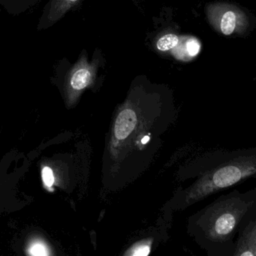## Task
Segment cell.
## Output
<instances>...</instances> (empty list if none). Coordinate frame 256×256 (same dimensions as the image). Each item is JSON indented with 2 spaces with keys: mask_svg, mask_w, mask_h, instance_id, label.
Segmentation results:
<instances>
[{
  "mask_svg": "<svg viewBox=\"0 0 256 256\" xmlns=\"http://www.w3.org/2000/svg\"><path fill=\"white\" fill-rule=\"evenodd\" d=\"M178 115L172 107L128 98L115 110L106 142V180L118 192L151 166Z\"/></svg>",
  "mask_w": 256,
  "mask_h": 256,
  "instance_id": "cell-1",
  "label": "cell"
},
{
  "mask_svg": "<svg viewBox=\"0 0 256 256\" xmlns=\"http://www.w3.org/2000/svg\"><path fill=\"white\" fill-rule=\"evenodd\" d=\"M256 173V148L202 154L180 167L179 180L191 182L178 187L162 210L166 214L184 210L211 194L244 182Z\"/></svg>",
  "mask_w": 256,
  "mask_h": 256,
  "instance_id": "cell-2",
  "label": "cell"
},
{
  "mask_svg": "<svg viewBox=\"0 0 256 256\" xmlns=\"http://www.w3.org/2000/svg\"><path fill=\"white\" fill-rule=\"evenodd\" d=\"M256 190H234L188 218L190 236L210 256H233L241 224L256 214Z\"/></svg>",
  "mask_w": 256,
  "mask_h": 256,
  "instance_id": "cell-3",
  "label": "cell"
},
{
  "mask_svg": "<svg viewBox=\"0 0 256 256\" xmlns=\"http://www.w3.org/2000/svg\"><path fill=\"white\" fill-rule=\"evenodd\" d=\"M97 64H90L86 55H82L72 67L66 78L65 86L71 98H77L86 88L94 83L96 74Z\"/></svg>",
  "mask_w": 256,
  "mask_h": 256,
  "instance_id": "cell-4",
  "label": "cell"
},
{
  "mask_svg": "<svg viewBox=\"0 0 256 256\" xmlns=\"http://www.w3.org/2000/svg\"><path fill=\"white\" fill-rule=\"evenodd\" d=\"M239 236L235 241L233 256H256V214L248 217L240 228Z\"/></svg>",
  "mask_w": 256,
  "mask_h": 256,
  "instance_id": "cell-5",
  "label": "cell"
},
{
  "mask_svg": "<svg viewBox=\"0 0 256 256\" xmlns=\"http://www.w3.org/2000/svg\"><path fill=\"white\" fill-rule=\"evenodd\" d=\"M216 13L218 28L224 35H232L235 31L244 28L245 16L238 10L232 7H222Z\"/></svg>",
  "mask_w": 256,
  "mask_h": 256,
  "instance_id": "cell-6",
  "label": "cell"
},
{
  "mask_svg": "<svg viewBox=\"0 0 256 256\" xmlns=\"http://www.w3.org/2000/svg\"><path fill=\"white\" fill-rule=\"evenodd\" d=\"M80 0H52L46 19L50 24L60 20Z\"/></svg>",
  "mask_w": 256,
  "mask_h": 256,
  "instance_id": "cell-7",
  "label": "cell"
},
{
  "mask_svg": "<svg viewBox=\"0 0 256 256\" xmlns=\"http://www.w3.org/2000/svg\"><path fill=\"white\" fill-rule=\"evenodd\" d=\"M154 236L140 239L133 244L126 251L124 256H146L150 253L154 244Z\"/></svg>",
  "mask_w": 256,
  "mask_h": 256,
  "instance_id": "cell-8",
  "label": "cell"
},
{
  "mask_svg": "<svg viewBox=\"0 0 256 256\" xmlns=\"http://www.w3.org/2000/svg\"><path fill=\"white\" fill-rule=\"evenodd\" d=\"M179 43V38L174 34H168L157 42V48L161 52H166L174 48Z\"/></svg>",
  "mask_w": 256,
  "mask_h": 256,
  "instance_id": "cell-9",
  "label": "cell"
},
{
  "mask_svg": "<svg viewBox=\"0 0 256 256\" xmlns=\"http://www.w3.org/2000/svg\"><path fill=\"white\" fill-rule=\"evenodd\" d=\"M28 254L31 256H48L50 252L48 248L42 242H36L32 244L28 250Z\"/></svg>",
  "mask_w": 256,
  "mask_h": 256,
  "instance_id": "cell-10",
  "label": "cell"
},
{
  "mask_svg": "<svg viewBox=\"0 0 256 256\" xmlns=\"http://www.w3.org/2000/svg\"><path fill=\"white\" fill-rule=\"evenodd\" d=\"M42 180L46 186L52 187L54 184V176L50 167L46 166L42 169Z\"/></svg>",
  "mask_w": 256,
  "mask_h": 256,
  "instance_id": "cell-11",
  "label": "cell"
},
{
  "mask_svg": "<svg viewBox=\"0 0 256 256\" xmlns=\"http://www.w3.org/2000/svg\"><path fill=\"white\" fill-rule=\"evenodd\" d=\"M186 50L188 55L191 56H196L200 52V44L194 38H191V40H188L186 44Z\"/></svg>",
  "mask_w": 256,
  "mask_h": 256,
  "instance_id": "cell-12",
  "label": "cell"
}]
</instances>
